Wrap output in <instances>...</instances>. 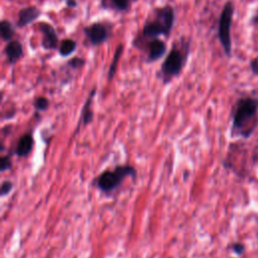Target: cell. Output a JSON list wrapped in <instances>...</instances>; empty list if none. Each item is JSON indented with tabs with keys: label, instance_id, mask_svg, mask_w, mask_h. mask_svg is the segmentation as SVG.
I'll list each match as a JSON object with an SVG mask.
<instances>
[{
	"label": "cell",
	"instance_id": "cell-1",
	"mask_svg": "<svg viewBox=\"0 0 258 258\" xmlns=\"http://www.w3.org/2000/svg\"><path fill=\"white\" fill-rule=\"evenodd\" d=\"M258 126V95L253 92L250 95L239 97L231 109L232 138L249 139Z\"/></svg>",
	"mask_w": 258,
	"mask_h": 258
},
{
	"label": "cell",
	"instance_id": "cell-2",
	"mask_svg": "<svg viewBox=\"0 0 258 258\" xmlns=\"http://www.w3.org/2000/svg\"><path fill=\"white\" fill-rule=\"evenodd\" d=\"M131 177L133 180L137 177V171L130 164H119L113 169L103 170L93 180V184L103 194L110 196L116 191L123 181Z\"/></svg>",
	"mask_w": 258,
	"mask_h": 258
},
{
	"label": "cell",
	"instance_id": "cell-3",
	"mask_svg": "<svg viewBox=\"0 0 258 258\" xmlns=\"http://www.w3.org/2000/svg\"><path fill=\"white\" fill-rule=\"evenodd\" d=\"M234 15V4L232 1H227L222 9L218 22V37L228 57L232 55V40H231V26Z\"/></svg>",
	"mask_w": 258,
	"mask_h": 258
},
{
	"label": "cell",
	"instance_id": "cell-4",
	"mask_svg": "<svg viewBox=\"0 0 258 258\" xmlns=\"http://www.w3.org/2000/svg\"><path fill=\"white\" fill-rule=\"evenodd\" d=\"M186 54L187 52L183 53L180 49L175 47L169 51L160 69L161 79L164 84L170 82L172 78L179 75L184 66Z\"/></svg>",
	"mask_w": 258,
	"mask_h": 258
},
{
	"label": "cell",
	"instance_id": "cell-5",
	"mask_svg": "<svg viewBox=\"0 0 258 258\" xmlns=\"http://www.w3.org/2000/svg\"><path fill=\"white\" fill-rule=\"evenodd\" d=\"M174 20L175 14L173 8L169 5H166L161 8H157L154 11V18L151 21L158 27L161 35L167 36L170 34Z\"/></svg>",
	"mask_w": 258,
	"mask_h": 258
},
{
	"label": "cell",
	"instance_id": "cell-6",
	"mask_svg": "<svg viewBox=\"0 0 258 258\" xmlns=\"http://www.w3.org/2000/svg\"><path fill=\"white\" fill-rule=\"evenodd\" d=\"M84 32L92 45H100L104 43L110 35L107 26L102 22H95L90 26H86Z\"/></svg>",
	"mask_w": 258,
	"mask_h": 258
},
{
	"label": "cell",
	"instance_id": "cell-7",
	"mask_svg": "<svg viewBox=\"0 0 258 258\" xmlns=\"http://www.w3.org/2000/svg\"><path fill=\"white\" fill-rule=\"evenodd\" d=\"M39 30L42 33L41 46L44 49H55L57 46V35L54 27L46 22H41L39 24Z\"/></svg>",
	"mask_w": 258,
	"mask_h": 258
},
{
	"label": "cell",
	"instance_id": "cell-8",
	"mask_svg": "<svg viewBox=\"0 0 258 258\" xmlns=\"http://www.w3.org/2000/svg\"><path fill=\"white\" fill-rule=\"evenodd\" d=\"M34 146V139L31 133L27 132L22 134L16 143L14 153L18 157H27L33 150Z\"/></svg>",
	"mask_w": 258,
	"mask_h": 258
},
{
	"label": "cell",
	"instance_id": "cell-9",
	"mask_svg": "<svg viewBox=\"0 0 258 258\" xmlns=\"http://www.w3.org/2000/svg\"><path fill=\"white\" fill-rule=\"evenodd\" d=\"M96 92H97V89L94 88L90 92L89 96L86 99L85 104L83 105V108L81 111V116H80V124H82L83 126L90 125L94 119V111H93L92 105H93V99L96 95Z\"/></svg>",
	"mask_w": 258,
	"mask_h": 258
},
{
	"label": "cell",
	"instance_id": "cell-10",
	"mask_svg": "<svg viewBox=\"0 0 258 258\" xmlns=\"http://www.w3.org/2000/svg\"><path fill=\"white\" fill-rule=\"evenodd\" d=\"M41 14L40 10L35 6H29L22 8L18 13V20L16 22L18 27H23L29 23L35 21Z\"/></svg>",
	"mask_w": 258,
	"mask_h": 258
},
{
	"label": "cell",
	"instance_id": "cell-11",
	"mask_svg": "<svg viewBox=\"0 0 258 258\" xmlns=\"http://www.w3.org/2000/svg\"><path fill=\"white\" fill-rule=\"evenodd\" d=\"M5 54L8 62L10 64H14L23 55L22 44L18 40L8 41L5 46Z\"/></svg>",
	"mask_w": 258,
	"mask_h": 258
},
{
	"label": "cell",
	"instance_id": "cell-12",
	"mask_svg": "<svg viewBox=\"0 0 258 258\" xmlns=\"http://www.w3.org/2000/svg\"><path fill=\"white\" fill-rule=\"evenodd\" d=\"M166 50V44L164 41L154 38L148 43V61H155L159 59Z\"/></svg>",
	"mask_w": 258,
	"mask_h": 258
},
{
	"label": "cell",
	"instance_id": "cell-13",
	"mask_svg": "<svg viewBox=\"0 0 258 258\" xmlns=\"http://www.w3.org/2000/svg\"><path fill=\"white\" fill-rule=\"evenodd\" d=\"M122 52H123V44H119L117 46V48L115 49V52H114V56H113V60L110 64V68H109V71H108V80L111 81L114 76H115V73H116V70H117V66H118V62L120 60V57L122 55Z\"/></svg>",
	"mask_w": 258,
	"mask_h": 258
},
{
	"label": "cell",
	"instance_id": "cell-14",
	"mask_svg": "<svg viewBox=\"0 0 258 258\" xmlns=\"http://www.w3.org/2000/svg\"><path fill=\"white\" fill-rule=\"evenodd\" d=\"M76 47H77V42L74 39H71V38L63 39L58 48L59 54L61 56H69L76 50Z\"/></svg>",
	"mask_w": 258,
	"mask_h": 258
},
{
	"label": "cell",
	"instance_id": "cell-15",
	"mask_svg": "<svg viewBox=\"0 0 258 258\" xmlns=\"http://www.w3.org/2000/svg\"><path fill=\"white\" fill-rule=\"evenodd\" d=\"M0 30H1V37L5 41H11L14 35V28L10 21L2 20L0 22Z\"/></svg>",
	"mask_w": 258,
	"mask_h": 258
},
{
	"label": "cell",
	"instance_id": "cell-16",
	"mask_svg": "<svg viewBox=\"0 0 258 258\" xmlns=\"http://www.w3.org/2000/svg\"><path fill=\"white\" fill-rule=\"evenodd\" d=\"M49 106V101L45 97H38L33 102V107L36 111H45Z\"/></svg>",
	"mask_w": 258,
	"mask_h": 258
},
{
	"label": "cell",
	"instance_id": "cell-17",
	"mask_svg": "<svg viewBox=\"0 0 258 258\" xmlns=\"http://www.w3.org/2000/svg\"><path fill=\"white\" fill-rule=\"evenodd\" d=\"M0 167L1 172L9 170L12 167V158L10 155H2L0 158Z\"/></svg>",
	"mask_w": 258,
	"mask_h": 258
},
{
	"label": "cell",
	"instance_id": "cell-18",
	"mask_svg": "<svg viewBox=\"0 0 258 258\" xmlns=\"http://www.w3.org/2000/svg\"><path fill=\"white\" fill-rule=\"evenodd\" d=\"M229 248L232 250V252H234L236 255H238V256H241V255H243L244 253H245V251H246V246H245V244H243V243H241V242H234V243H232L230 246H229Z\"/></svg>",
	"mask_w": 258,
	"mask_h": 258
},
{
	"label": "cell",
	"instance_id": "cell-19",
	"mask_svg": "<svg viewBox=\"0 0 258 258\" xmlns=\"http://www.w3.org/2000/svg\"><path fill=\"white\" fill-rule=\"evenodd\" d=\"M12 189H13V182L11 180H4L1 183V192H0L1 198H4L8 194H10Z\"/></svg>",
	"mask_w": 258,
	"mask_h": 258
},
{
	"label": "cell",
	"instance_id": "cell-20",
	"mask_svg": "<svg viewBox=\"0 0 258 258\" xmlns=\"http://www.w3.org/2000/svg\"><path fill=\"white\" fill-rule=\"evenodd\" d=\"M106 1V0H103ZM112 5L119 11H125L129 6V0H110Z\"/></svg>",
	"mask_w": 258,
	"mask_h": 258
},
{
	"label": "cell",
	"instance_id": "cell-21",
	"mask_svg": "<svg viewBox=\"0 0 258 258\" xmlns=\"http://www.w3.org/2000/svg\"><path fill=\"white\" fill-rule=\"evenodd\" d=\"M84 63H85V60H84L83 58H81V57H73V58L68 62V64H69L71 68L75 69V70L80 69Z\"/></svg>",
	"mask_w": 258,
	"mask_h": 258
},
{
	"label": "cell",
	"instance_id": "cell-22",
	"mask_svg": "<svg viewBox=\"0 0 258 258\" xmlns=\"http://www.w3.org/2000/svg\"><path fill=\"white\" fill-rule=\"evenodd\" d=\"M250 70L254 76H258V58H252L250 61Z\"/></svg>",
	"mask_w": 258,
	"mask_h": 258
},
{
	"label": "cell",
	"instance_id": "cell-23",
	"mask_svg": "<svg viewBox=\"0 0 258 258\" xmlns=\"http://www.w3.org/2000/svg\"><path fill=\"white\" fill-rule=\"evenodd\" d=\"M66 4L68 7L75 8L77 6V0H66Z\"/></svg>",
	"mask_w": 258,
	"mask_h": 258
},
{
	"label": "cell",
	"instance_id": "cell-24",
	"mask_svg": "<svg viewBox=\"0 0 258 258\" xmlns=\"http://www.w3.org/2000/svg\"><path fill=\"white\" fill-rule=\"evenodd\" d=\"M251 24H258V15H254L251 20H250Z\"/></svg>",
	"mask_w": 258,
	"mask_h": 258
},
{
	"label": "cell",
	"instance_id": "cell-25",
	"mask_svg": "<svg viewBox=\"0 0 258 258\" xmlns=\"http://www.w3.org/2000/svg\"><path fill=\"white\" fill-rule=\"evenodd\" d=\"M133 1H137V0H133Z\"/></svg>",
	"mask_w": 258,
	"mask_h": 258
}]
</instances>
